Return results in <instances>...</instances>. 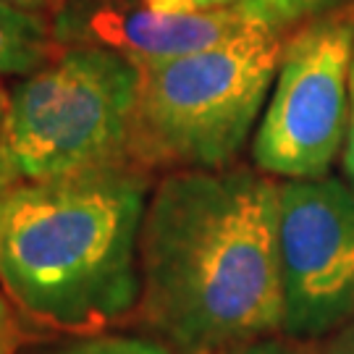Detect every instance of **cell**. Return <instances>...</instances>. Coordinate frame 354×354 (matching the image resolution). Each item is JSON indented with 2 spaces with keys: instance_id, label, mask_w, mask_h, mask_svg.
<instances>
[{
  "instance_id": "cell-15",
  "label": "cell",
  "mask_w": 354,
  "mask_h": 354,
  "mask_svg": "<svg viewBox=\"0 0 354 354\" xmlns=\"http://www.w3.org/2000/svg\"><path fill=\"white\" fill-rule=\"evenodd\" d=\"M342 0H291V8H294V16L297 21L302 19H315V16H323L326 11L336 8Z\"/></svg>"
},
{
  "instance_id": "cell-3",
  "label": "cell",
  "mask_w": 354,
  "mask_h": 354,
  "mask_svg": "<svg viewBox=\"0 0 354 354\" xmlns=\"http://www.w3.org/2000/svg\"><path fill=\"white\" fill-rule=\"evenodd\" d=\"M142 71L74 45L13 87L0 134V187L121 163L134 142Z\"/></svg>"
},
{
  "instance_id": "cell-16",
  "label": "cell",
  "mask_w": 354,
  "mask_h": 354,
  "mask_svg": "<svg viewBox=\"0 0 354 354\" xmlns=\"http://www.w3.org/2000/svg\"><path fill=\"white\" fill-rule=\"evenodd\" d=\"M328 354H354V315L339 330H333Z\"/></svg>"
},
{
  "instance_id": "cell-9",
  "label": "cell",
  "mask_w": 354,
  "mask_h": 354,
  "mask_svg": "<svg viewBox=\"0 0 354 354\" xmlns=\"http://www.w3.org/2000/svg\"><path fill=\"white\" fill-rule=\"evenodd\" d=\"M39 354H171L158 342L142 336H102L84 333L71 342H61Z\"/></svg>"
},
{
  "instance_id": "cell-12",
  "label": "cell",
  "mask_w": 354,
  "mask_h": 354,
  "mask_svg": "<svg viewBox=\"0 0 354 354\" xmlns=\"http://www.w3.org/2000/svg\"><path fill=\"white\" fill-rule=\"evenodd\" d=\"M342 163L346 181L354 189V53H352V71H349V118H346V137L342 147Z\"/></svg>"
},
{
  "instance_id": "cell-7",
  "label": "cell",
  "mask_w": 354,
  "mask_h": 354,
  "mask_svg": "<svg viewBox=\"0 0 354 354\" xmlns=\"http://www.w3.org/2000/svg\"><path fill=\"white\" fill-rule=\"evenodd\" d=\"M263 24L234 6L197 13H155L131 0H68L53 35L68 48L87 45L127 55L134 64L171 61L215 48Z\"/></svg>"
},
{
  "instance_id": "cell-1",
  "label": "cell",
  "mask_w": 354,
  "mask_h": 354,
  "mask_svg": "<svg viewBox=\"0 0 354 354\" xmlns=\"http://www.w3.org/2000/svg\"><path fill=\"white\" fill-rule=\"evenodd\" d=\"M140 304L178 354L279 330V184L250 168L165 176L142 218Z\"/></svg>"
},
{
  "instance_id": "cell-6",
  "label": "cell",
  "mask_w": 354,
  "mask_h": 354,
  "mask_svg": "<svg viewBox=\"0 0 354 354\" xmlns=\"http://www.w3.org/2000/svg\"><path fill=\"white\" fill-rule=\"evenodd\" d=\"M279 270L289 339H320L354 315V189L349 181L279 184Z\"/></svg>"
},
{
  "instance_id": "cell-13",
  "label": "cell",
  "mask_w": 354,
  "mask_h": 354,
  "mask_svg": "<svg viewBox=\"0 0 354 354\" xmlns=\"http://www.w3.org/2000/svg\"><path fill=\"white\" fill-rule=\"evenodd\" d=\"M215 354H299L294 346L289 344L279 342V339H254V342L239 344V346H231V349H223V352H215Z\"/></svg>"
},
{
  "instance_id": "cell-5",
  "label": "cell",
  "mask_w": 354,
  "mask_h": 354,
  "mask_svg": "<svg viewBox=\"0 0 354 354\" xmlns=\"http://www.w3.org/2000/svg\"><path fill=\"white\" fill-rule=\"evenodd\" d=\"M352 53L354 21L344 16H320L283 45L252 142L260 174L328 176L346 137Z\"/></svg>"
},
{
  "instance_id": "cell-14",
  "label": "cell",
  "mask_w": 354,
  "mask_h": 354,
  "mask_svg": "<svg viewBox=\"0 0 354 354\" xmlns=\"http://www.w3.org/2000/svg\"><path fill=\"white\" fill-rule=\"evenodd\" d=\"M6 297L8 294L0 286V354H11V349L16 346V323Z\"/></svg>"
},
{
  "instance_id": "cell-11",
  "label": "cell",
  "mask_w": 354,
  "mask_h": 354,
  "mask_svg": "<svg viewBox=\"0 0 354 354\" xmlns=\"http://www.w3.org/2000/svg\"><path fill=\"white\" fill-rule=\"evenodd\" d=\"M155 13H197L234 6L231 0H142Z\"/></svg>"
},
{
  "instance_id": "cell-10",
  "label": "cell",
  "mask_w": 354,
  "mask_h": 354,
  "mask_svg": "<svg viewBox=\"0 0 354 354\" xmlns=\"http://www.w3.org/2000/svg\"><path fill=\"white\" fill-rule=\"evenodd\" d=\"M234 8L250 13L252 19L263 21V24L273 26V29H283L289 24H297V16L291 8V0H231Z\"/></svg>"
},
{
  "instance_id": "cell-8",
  "label": "cell",
  "mask_w": 354,
  "mask_h": 354,
  "mask_svg": "<svg viewBox=\"0 0 354 354\" xmlns=\"http://www.w3.org/2000/svg\"><path fill=\"white\" fill-rule=\"evenodd\" d=\"M53 29L39 13L0 0V74L29 76L50 61Z\"/></svg>"
},
{
  "instance_id": "cell-18",
  "label": "cell",
  "mask_w": 354,
  "mask_h": 354,
  "mask_svg": "<svg viewBox=\"0 0 354 354\" xmlns=\"http://www.w3.org/2000/svg\"><path fill=\"white\" fill-rule=\"evenodd\" d=\"M6 113H8V97L0 89V134H3V124H6Z\"/></svg>"
},
{
  "instance_id": "cell-4",
  "label": "cell",
  "mask_w": 354,
  "mask_h": 354,
  "mask_svg": "<svg viewBox=\"0 0 354 354\" xmlns=\"http://www.w3.org/2000/svg\"><path fill=\"white\" fill-rule=\"evenodd\" d=\"M281 50L279 29L257 24L207 50L140 64L131 150L194 171L228 168L263 115Z\"/></svg>"
},
{
  "instance_id": "cell-17",
  "label": "cell",
  "mask_w": 354,
  "mask_h": 354,
  "mask_svg": "<svg viewBox=\"0 0 354 354\" xmlns=\"http://www.w3.org/2000/svg\"><path fill=\"white\" fill-rule=\"evenodd\" d=\"M6 3H11L16 8H24V11H32V13L50 11V8L58 6V0H6Z\"/></svg>"
},
{
  "instance_id": "cell-2",
  "label": "cell",
  "mask_w": 354,
  "mask_h": 354,
  "mask_svg": "<svg viewBox=\"0 0 354 354\" xmlns=\"http://www.w3.org/2000/svg\"><path fill=\"white\" fill-rule=\"evenodd\" d=\"M147 176L108 163L0 187V286L32 320L95 333L140 299Z\"/></svg>"
}]
</instances>
